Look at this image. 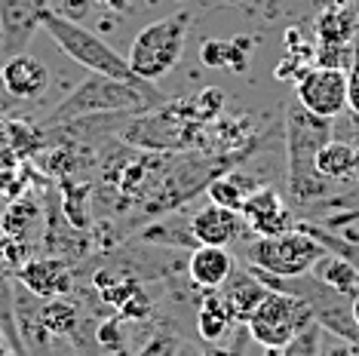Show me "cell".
I'll list each match as a JSON object with an SVG mask.
<instances>
[{
    "instance_id": "cell-1",
    "label": "cell",
    "mask_w": 359,
    "mask_h": 356,
    "mask_svg": "<svg viewBox=\"0 0 359 356\" xmlns=\"http://www.w3.org/2000/svg\"><path fill=\"white\" fill-rule=\"evenodd\" d=\"M334 135V120L307 111L298 99L285 104V163L289 193L298 206H313L329 197L332 182L316 172V153Z\"/></svg>"
},
{
    "instance_id": "cell-2",
    "label": "cell",
    "mask_w": 359,
    "mask_h": 356,
    "mask_svg": "<svg viewBox=\"0 0 359 356\" xmlns=\"http://www.w3.org/2000/svg\"><path fill=\"white\" fill-rule=\"evenodd\" d=\"M166 102L169 99L163 93L154 95L138 86H129L117 77L93 74V71H89V77L83 83H77L50 114L43 117V126L53 129V126L71 123V120H80V117H133V114H144V111L160 108V104H166Z\"/></svg>"
},
{
    "instance_id": "cell-3",
    "label": "cell",
    "mask_w": 359,
    "mask_h": 356,
    "mask_svg": "<svg viewBox=\"0 0 359 356\" xmlns=\"http://www.w3.org/2000/svg\"><path fill=\"white\" fill-rule=\"evenodd\" d=\"M40 28L53 37V43L59 46V50L68 55L71 62L83 64L86 71H93V74L117 77V80H123V83H129V86H138V89H144V93L160 95V89L154 86L151 80L138 77L135 71L129 68V62L117 50H114V46H108L99 34H93L89 28L77 25L74 19H68V15H62L55 10H46L43 19H40Z\"/></svg>"
},
{
    "instance_id": "cell-4",
    "label": "cell",
    "mask_w": 359,
    "mask_h": 356,
    "mask_svg": "<svg viewBox=\"0 0 359 356\" xmlns=\"http://www.w3.org/2000/svg\"><path fill=\"white\" fill-rule=\"evenodd\" d=\"M120 142L148 153H178L203 142V123L187 114L184 102H166L144 114L123 117L117 129Z\"/></svg>"
},
{
    "instance_id": "cell-5",
    "label": "cell",
    "mask_w": 359,
    "mask_h": 356,
    "mask_svg": "<svg viewBox=\"0 0 359 356\" xmlns=\"http://www.w3.org/2000/svg\"><path fill=\"white\" fill-rule=\"evenodd\" d=\"M187 28H191V13H172L166 19L151 22L148 28L138 31L133 46H129V68L142 80H151V83L163 74H169L184 53Z\"/></svg>"
},
{
    "instance_id": "cell-6",
    "label": "cell",
    "mask_w": 359,
    "mask_h": 356,
    "mask_svg": "<svg viewBox=\"0 0 359 356\" xmlns=\"http://www.w3.org/2000/svg\"><path fill=\"white\" fill-rule=\"evenodd\" d=\"M323 252L325 249L310 233L292 228L280 237H255L246 246V264L273 277H301V273H310V267Z\"/></svg>"
},
{
    "instance_id": "cell-7",
    "label": "cell",
    "mask_w": 359,
    "mask_h": 356,
    "mask_svg": "<svg viewBox=\"0 0 359 356\" xmlns=\"http://www.w3.org/2000/svg\"><path fill=\"white\" fill-rule=\"evenodd\" d=\"M313 313H310L307 301H301L298 295L289 292H273L267 289L264 301L258 304V310L252 313L246 322L252 341H258L264 350H283L295 335H301L307 326H313Z\"/></svg>"
},
{
    "instance_id": "cell-8",
    "label": "cell",
    "mask_w": 359,
    "mask_h": 356,
    "mask_svg": "<svg viewBox=\"0 0 359 356\" xmlns=\"http://www.w3.org/2000/svg\"><path fill=\"white\" fill-rule=\"evenodd\" d=\"M295 99L320 117H341L347 111V74L341 68H310L295 80Z\"/></svg>"
},
{
    "instance_id": "cell-9",
    "label": "cell",
    "mask_w": 359,
    "mask_h": 356,
    "mask_svg": "<svg viewBox=\"0 0 359 356\" xmlns=\"http://www.w3.org/2000/svg\"><path fill=\"white\" fill-rule=\"evenodd\" d=\"M50 10V0H0V55L25 53L40 31V19Z\"/></svg>"
},
{
    "instance_id": "cell-10",
    "label": "cell",
    "mask_w": 359,
    "mask_h": 356,
    "mask_svg": "<svg viewBox=\"0 0 359 356\" xmlns=\"http://www.w3.org/2000/svg\"><path fill=\"white\" fill-rule=\"evenodd\" d=\"M13 277L28 289L31 295L43 298H65L74 289V267L68 258H55V255H31L22 267H15Z\"/></svg>"
},
{
    "instance_id": "cell-11",
    "label": "cell",
    "mask_w": 359,
    "mask_h": 356,
    "mask_svg": "<svg viewBox=\"0 0 359 356\" xmlns=\"http://www.w3.org/2000/svg\"><path fill=\"white\" fill-rule=\"evenodd\" d=\"M240 215L255 237H280L295 228V215L283 203V197L273 188H261V184L246 197Z\"/></svg>"
},
{
    "instance_id": "cell-12",
    "label": "cell",
    "mask_w": 359,
    "mask_h": 356,
    "mask_svg": "<svg viewBox=\"0 0 359 356\" xmlns=\"http://www.w3.org/2000/svg\"><path fill=\"white\" fill-rule=\"evenodd\" d=\"M0 83H4V89L13 99L31 102L46 93V86H50V68L28 53L10 55L6 64L0 68Z\"/></svg>"
},
{
    "instance_id": "cell-13",
    "label": "cell",
    "mask_w": 359,
    "mask_h": 356,
    "mask_svg": "<svg viewBox=\"0 0 359 356\" xmlns=\"http://www.w3.org/2000/svg\"><path fill=\"white\" fill-rule=\"evenodd\" d=\"M243 231H249L243 215L218 203L203 206L191 218V237L197 240V246H231L233 240L243 237Z\"/></svg>"
},
{
    "instance_id": "cell-14",
    "label": "cell",
    "mask_w": 359,
    "mask_h": 356,
    "mask_svg": "<svg viewBox=\"0 0 359 356\" xmlns=\"http://www.w3.org/2000/svg\"><path fill=\"white\" fill-rule=\"evenodd\" d=\"M218 295L224 298L233 322H243V326H246L252 320V313L258 310V304L264 301L267 286L249 271V264H246V267H233V273L224 280V286L218 289Z\"/></svg>"
},
{
    "instance_id": "cell-15",
    "label": "cell",
    "mask_w": 359,
    "mask_h": 356,
    "mask_svg": "<svg viewBox=\"0 0 359 356\" xmlns=\"http://www.w3.org/2000/svg\"><path fill=\"white\" fill-rule=\"evenodd\" d=\"M233 255L227 246H194L187 255V277L197 289L218 292L233 273Z\"/></svg>"
},
{
    "instance_id": "cell-16",
    "label": "cell",
    "mask_w": 359,
    "mask_h": 356,
    "mask_svg": "<svg viewBox=\"0 0 359 356\" xmlns=\"http://www.w3.org/2000/svg\"><path fill=\"white\" fill-rule=\"evenodd\" d=\"M40 224H43V206H40L37 200L19 197V200H13V203L6 206L0 228H4L6 240L25 242V246H28V242L40 233Z\"/></svg>"
},
{
    "instance_id": "cell-17",
    "label": "cell",
    "mask_w": 359,
    "mask_h": 356,
    "mask_svg": "<svg viewBox=\"0 0 359 356\" xmlns=\"http://www.w3.org/2000/svg\"><path fill=\"white\" fill-rule=\"evenodd\" d=\"M359 169V148L350 142L329 139L316 153V172L329 182H347Z\"/></svg>"
},
{
    "instance_id": "cell-18",
    "label": "cell",
    "mask_w": 359,
    "mask_h": 356,
    "mask_svg": "<svg viewBox=\"0 0 359 356\" xmlns=\"http://www.w3.org/2000/svg\"><path fill=\"white\" fill-rule=\"evenodd\" d=\"M310 273H313L320 282H325L329 289H334V292H341L347 298L359 295V271L347 261V258H341L334 252H323L316 258V264L310 267Z\"/></svg>"
},
{
    "instance_id": "cell-19",
    "label": "cell",
    "mask_w": 359,
    "mask_h": 356,
    "mask_svg": "<svg viewBox=\"0 0 359 356\" xmlns=\"http://www.w3.org/2000/svg\"><path fill=\"white\" fill-rule=\"evenodd\" d=\"M258 184L255 182H249V178H243V175H233V172H224V175H215L209 182V200L212 203H218V206H224V209H233V212H240L243 203H246V197L252 191H255Z\"/></svg>"
},
{
    "instance_id": "cell-20",
    "label": "cell",
    "mask_w": 359,
    "mask_h": 356,
    "mask_svg": "<svg viewBox=\"0 0 359 356\" xmlns=\"http://www.w3.org/2000/svg\"><path fill=\"white\" fill-rule=\"evenodd\" d=\"M233 326V317L231 310H227L224 298L209 292L203 298L200 310H197V329H200V338H206V341H218V338H224L227 331Z\"/></svg>"
},
{
    "instance_id": "cell-21",
    "label": "cell",
    "mask_w": 359,
    "mask_h": 356,
    "mask_svg": "<svg viewBox=\"0 0 359 356\" xmlns=\"http://www.w3.org/2000/svg\"><path fill=\"white\" fill-rule=\"evenodd\" d=\"M40 317H43V326L50 331L53 338H68V341H74L77 338V310L74 304H68L65 298H50V301L40 304Z\"/></svg>"
},
{
    "instance_id": "cell-22",
    "label": "cell",
    "mask_w": 359,
    "mask_h": 356,
    "mask_svg": "<svg viewBox=\"0 0 359 356\" xmlns=\"http://www.w3.org/2000/svg\"><path fill=\"white\" fill-rule=\"evenodd\" d=\"M89 197H93V188H89V184H77L74 178H65V182H62V191H59L62 215L68 218L77 231L89 228V209H86Z\"/></svg>"
},
{
    "instance_id": "cell-23",
    "label": "cell",
    "mask_w": 359,
    "mask_h": 356,
    "mask_svg": "<svg viewBox=\"0 0 359 356\" xmlns=\"http://www.w3.org/2000/svg\"><path fill=\"white\" fill-rule=\"evenodd\" d=\"M353 19H350L347 13H325L320 15V22H316V31H320V43H350L353 40Z\"/></svg>"
},
{
    "instance_id": "cell-24",
    "label": "cell",
    "mask_w": 359,
    "mask_h": 356,
    "mask_svg": "<svg viewBox=\"0 0 359 356\" xmlns=\"http://www.w3.org/2000/svg\"><path fill=\"white\" fill-rule=\"evenodd\" d=\"M43 139L46 135L40 132L37 126H28V123H10V151L15 153L19 160H28V157H34V153L43 148Z\"/></svg>"
},
{
    "instance_id": "cell-25",
    "label": "cell",
    "mask_w": 359,
    "mask_h": 356,
    "mask_svg": "<svg viewBox=\"0 0 359 356\" xmlns=\"http://www.w3.org/2000/svg\"><path fill=\"white\" fill-rule=\"evenodd\" d=\"M320 338H323V329L313 322L301 335L292 338L283 350H267V356H320Z\"/></svg>"
},
{
    "instance_id": "cell-26",
    "label": "cell",
    "mask_w": 359,
    "mask_h": 356,
    "mask_svg": "<svg viewBox=\"0 0 359 356\" xmlns=\"http://www.w3.org/2000/svg\"><path fill=\"white\" fill-rule=\"evenodd\" d=\"M353 62V46L350 43H320L316 50V64L320 68H341Z\"/></svg>"
},
{
    "instance_id": "cell-27",
    "label": "cell",
    "mask_w": 359,
    "mask_h": 356,
    "mask_svg": "<svg viewBox=\"0 0 359 356\" xmlns=\"http://www.w3.org/2000/svg\"><path fill=\"white\" fill-rule=\"evenodd\" d=\"M25 169L19 163L15 166H6L0 169V197L6 200V203H13V200H19L22 193H25Z\"/></svg>"
},
{
    "instance_id": "cell-28",
    "label": "cell",
    "mask_w": 359,
    "mask_h": 356,
    "mask_svg": "<svg viewBox=\"0 0 359 356\" xmlns=\"http://www.w3.org/2000/svg\"><path fill=\"white\" fill-rule=\"evenodd\" d=\"M347 108L359 114V40L353 43V62H350V74H347Z\"/></svg>"
},
{
    "instance_id": "cell-29",
    "label": "cell",
    "mask_w": 359,
    "mask_h": 356,
    "mask_svg": "<svg viewBox=\"0 0 359 356\" xmlns=\"http://www.w3.org/2000/svg\"><path fill=\"white\" fill-rule=\"evenodd\" d=\"M203 64H209V68L227 64V43H222V40H206V43H203Z\"/></svg>"
},
{
    "instance_id": "cell-30",
    "label": "cell",
    "mask_w": 359,
    "mask_h": 356,
    "mask_svg": "<svg viewBox=\"0 0 359 356\" xmlns=\"http://www.w3.org/2000/svg\"><path fill=\"white\" fill-rule=\"evenodd\" d=\"M19 163V157L10 151V148H0V169H6V166H15Z\"/></svg>"
},
{
    "instance_id": "cell-31",
    "label": "cell",
    "mask_w": 359,
    "mask_h": 356,
    "mask_svg": "<svg viewBox=\"0 0 359 356\" xmlns=\"http://www.w3.org/2000/svg\"><path fill=\"white\" fill-rule=\"evenodd\" d=\"M0 148H10V123L0 120Z\"/></svg>"
},
{
    "instance_id": "cell-32",
    "label": "cell",
    "mask_w": 359,
    "mask_h": 356,
    "mask_svg": "<svg viewBox=\"0 0 359 356\" xmlns=\"http://www.w3.org/2000/svg\"><path fill=\"white\" fill-rule=\"evenodd\" d=\"M350 307H353V320H356V326H359V295L350 301Z\"/></svg>"
},
{
    "instance_id": "cell-33",
    "label": "cell",
    "mask_w": 359,
    "mask_h": 356,
    "mask_svg": "<svg viewBox=\"0 0 359 356\" xmlns=\"http://www.w3.org/2000/svg\"><path fill=\"white\" fill-rule=\"evenodd\" d=\"M4 246H6V233H4V228H0V255H4Z\"/></svg>"
},
{
    "instance_id": "cell-34",
    "label": "cell",
    "mask_w": 359,
    "mask_h": 356,
    "mask_svg": "<svg viewBox=\"0 0 359 356\" xmlns=\"http://www.w3.org/2000/svg\"><path fill=\"white\" fill-rule=\"evenodd\" d=\"M4 350H10V347H6V341H4V331H0V353Z\"/></svg>"
},
{
    "instance_id": "cell-35",
    "label": "cell",
    "mask_w": 359,
    "mask_h": 356,
    "mask_svg": "<svg viewBox=\"0 0 359 356\" xmlns=\"http://www.w3.org/2000/svg\"><path fill=\"white\" fill-rule=\"evenodd\" d=\"M0 356H25V353H15V350H4Z\"/></svg>"
},
{
    "instance_id": "cell-36",
    "label": "cell",
    "mask_w": 359,
    "mask_h": 356,
    "mask_svg": "<svg viewBox=\"0 0 359 356\" xmlns=\"http://www.w3.org/2000/svg\"><path fill=\"white\" fill-rule=\"evenodd\" d=\"M344 356H359V350H353V353H344Z\"/></svg>"
},
{
    "instance_id": "cell-37",
    "label": "cell",
    "mask_w": 359,
    "mask_h": 356,
    "mask_svg": "<svg viewBox=\"0 0 359 356\" xmlns=\"http://www.w3.org/2000/svg\"><path fill=\"white\" fill-rule=\"evenodd\" d=\"M356 22H359V19H356Z\"/></svg>"
}]
</instances>
